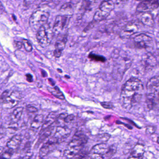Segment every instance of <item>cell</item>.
I'll list each match as a JSON object with an SVG mask.
<instances>
[{
	"label": "cell",
	"instance_id": "6da1fadb",
	"mask_svg": "<svg viewBox=\"0 0 159 159\" xmlns=\"http://www.w3.org/2000/svg\"><path fill=\"white\" fill-rule=\"evenodd\" d=\"M143 85L139 79L131 78L123 85L120 93L122 106L129 109L139 102L142 97Z\"/></svg>",
	"mask_w": 159,
	"mask_h": 159
},
{
	"label": "cell",
	"instance_id": "7a4b0ae2",
	"mask_svg": "<svg viewBox=\"0 0 159 159\" xmlns=\"http://www.w3.org/2000/svg\"><path fill=\"white\" fill-rule=\"evenodd\" d=\"M53 29L48 23L38 30L37 39L42 47L45 48L50 45L53 37Z\"/></svg>",
	"mask_w": 159,
	"mask_h": 159
},
{
	"label": "cell",
	"instance_id": "3957f363",
	"mask_svg": "<svg viewBox=\"0 0 159 159\" xmlns=\"http://www.w3.org/2000/svg\"><path fill=\"white\" fill-rule=\"evenodd\" d=\"M50 14L45 11L38 10L34 12L30 18V26L35 30L47 24Z\"/></svg>",
	"mask_w": 159,
	"mask_h": 159
},
{
	"label": "cell",
	"instance_id": "277c9868",
	"mask_svg": "<svg viewBox=\"0 0 159 159\" xmlns=\"http://www.w3.org/2000/svg\"><path fill=\"white\" fill-rule=\"evenodd\" d=\"M114 9V3L111 1H103L97 9L93 16L95 22H99L105 20L110 14Z\"/></svg>",
	"mask_w": 159,
	"mask_h": 159
},
{
	"label": "cell",
	"instance_id": "5b68a950",
	"mask_svg": "<svg viewBox=\"0 0 159 159\" xmlns=\"http://www.w3.org/2000/svg\"><path fill=\"white\" fill-rule=\"evenodd\" d=\"M22 99L20 92L13 91L2 102V108L4 109H11L16 106Z\"/></svg>",
	"mask_w": 159,
	"mask_h": 159
},
{
	"label": "cell",
	"instance_id": "8992f818",
	"mask_svg": "<svg viewBox=\"0 0 159 159\" xmlns=\"http://www.w3.org/2000/svg\"><path fill=\"white\" fill-rule=\"evenodd\" d=\"M70 17L67 15H58L57 16L53 27L54 34H58L66 28L68 24Z\"/></svg>",
	"mask_w": 159,
	"mask_h": 159
},
{
	"label": "cell",
	"instance_id": "52a82bcc",
	"mask_svg": "<svg viewBox=\"0 0 159 159\" xmlns=\"http://www.w3.org/2000/svg\"><path fill=\"white\" fill-rule=\"evenodd\" d=\"M135 47L138 49H146L152 43V39L146 34H140L137 35L134 39Z\"/></svg>",
	"mask_w": 159,
	"mask_h": 159
},
{
	"label": "cell",
	"instance_id": "ba28073f",
	"mask_svg": "<svg viewBox=\"0 0 159 159\" xmlns=\"http://www.w3.org/2000/svg\"><path fill=\"white\" fill-rule=\"evenodd\" d=\"M159 7L158 1H146L140 2L138 5L136 11L139 13L149 12Z\"/></svg>",
	"mask_w": 159,
	"mask_h": 159
},
{
	"label": "cell",
	"instance_id": "9c48e42d",
	"mask_svg": "<svg viewBox=\"0 0 159 159\" xmlns=\"http://www.w3.org/2000/svg\"><path fill=\"white\" fill-rule=\"evenodd\" d=\"M88 140V137L84 134L81 133H77L73 136L68 146L82 148L87 143Z\"/></svg>",
	"mask_w": 159,
	"mask_h": 159
},
{
	"label": "cell",
	"instance_id": "30bf717a",
	"mask_svg": "<svg viewBox=\"0 0 159 159\" xmlns=\"http://www.w3.org/2000/svg\"><path fill=\"white\" fill-rule=\"evenodd\" d=\"M138 30V27L134 23H128L123 28L120 32V36L121 39H128L135 34Z\"/></svg>",
	"mask_w": 159,
	"mask_h": 159
},
{
	"label": "cell",
	"instance_id": "8fae6325",
	"mask_svg": "<svg viewBox=\"0 0 159 159\" xmlns=\"http://www.w3.org/2000/svg\"><path fill=\"white\" fill-rule=\"evenodd\" d=\"M71 133V130L66 126H58L57 127L53 137L57 141L63 140L67 138Z\"/></svg>",
	"mask_w": 159,
	"mask_h": 159
},
{
	"label": "cell",
	"instance_id": "7c38bea8",
	"mask_svg": "<svg viewBox=\"0 0 159 159\" xmlns=\"http://www.w3.org/2000/svg\"><path fill=\"white\" fill-rule=\"evenodd\" d=\"M58 141L53 137L48 140L41 148L39 151V156L40 158H43L47 155L50 152L51 148L53 147L55 144L58 143Z\"/></svg>",
	"mask_w": 159,
	"mask_h": 159
},
{
	"label": "cell",
	"instance_id": "4fadbf2b",
	"mask_svg": "<svg viewBox=\"0 0 159 159\" xmlns=\"http://www.w3.org/2000/svg\"><path fill=\"white\" fill-rule=\"evenodd\" d=\"M159 77L154 76L151 78L147 84V93H159Z\"/></svg>",
	"mask_w": 159,
	"mask_h": 159
},
{
	"label": "cell",
	"instance_id": "5bb4252c",
	"mask_svg": "<svg viewBox=\"0 0 159 159\" xmlns=\"http://www.w3.org/2000/svg\"><path fill=\"white\" fill-rule=\"evenodd\" d=\"M57 117V114L56 112H52L49 113L45 118V120L43 121L40 133L43 132L49 127H51V125L55 122V121H56Z\"/></svg>",
	"mask_w": 159,
	"mask_h": 159
},
{
	"label": "cell",
	"instance_id": "9a60e30c",
	"mask_svg": "<svg viewBox=\"0 0 159 159\" xmlns=\"http://www.w3.org/2000/svg\"><path fill=\"white\" fill-rule=\"evenodd\" d=\"M67 42V38L66 37L62 39L58 40L56 43L55 50L54 51L53 54L55 57L58 58L62 54V52L66 47Z\"/></svg>",
	"mask_w": 159,
	"mask_h": 159
},
{
	"label": "cell",
	"instance_id": "2e32d148",
	"mask_svg": "<svg viewBox=\"0 0 159 159\" xmlns=\"http://www.w3.org/2000/svg\"><path fill=\"white\" fill-rule=\"evenodd\" d=\"M140 20L141 24L146 26L152 27L154 25V18L150 12L143 13L140 16Z\"/></svg>",
	"mask_w": 159,
	"mask_h": 159
},
{
	"label": "cell",
	"instance_id": "e0dca14e",
	"mask_svg": "<svg viewBox=\"0 0 159 159\" xmlns=\"http://www.w3.org/2000/svg\"><path fill=\"white\" fill-rule=\"evenodd\" d=\"M109 146L107 143H100L95 145L91 150L92 153L100 154L104 155L108 150Z\"/></svg>",
	"mask_w": 159,
	"mask_h": 159
},
{
	"label": "cell",
	"instance_id": "ac0fdd59",
	"mask_svg": "<svg viewBox=\"0 0 159 159\" xmlns=\"http://www.w3.org/2000/svg\"><path fill=\"white\" fill-rule=\"evenodd\" d=\"M22 141V138L19 135H16L7 142V147L9 149L13 151L17 149Z\"/></svg>",
	"mask_w": 159,
	"mask_h": 159
},
{
	"label": "cell",
	"instance_id": "d6986e66",
	"mask_svg": "<svg viewBox=\"0 0 159 159\" xmlns=\"http://www.w3.org/2000/svg\"><path fill=\"white\" fill-rule=\"evenodd\" d=\"M44 121V117L42 114H38L34 117L31 124V129L33 131H37L42 126Z\"/></svg>",
	"mask_w": 159,
	"mask_h": 159
},
{
	"label": "cell",
	"instance_id": "ffe728a7",
	"mask_svg": "<svg viewBox=\"0 0 159 159\" xmlns=\"http://www.w3.org/2000/svg\"><path fill=\"white\" fill-rule=\"evenodd\" d=\"M81 149L80 148L67 146L64 151V156L66 159H72Z\"/></svg>",
	"mask_w": 159,
	"mask_h": 159
},
{
	"label": "cell",
	"instance_id": "44dd1931",
	"mask_svg": "<svg viewBox=\"0 0 159 159\" xmlns=\"http://www.w3.org/2000/svg\"><path fill=\"white\" fill-rule=\"evenodd\" d=\"M23 111L24 108L23 107H19L15 109L12 112L11 115V120L12 123H16L19 121L23 114Z\"/></svg>",
	"mask_w": 159,
	"mask_h": 159
},
{
	"label": "cell",
	"instance_id": "7402d4cb",
	"mask_svg": "<svg viewBox=\"0 0 159 159\" xmlns=\"http://www.w3.org/2000/svg\"><path fill=\"white\" fill-rule=\"evenodd\" d=\"M144 152L145 149L144 146L142 144H137L133 148L130 156L136 157H143Z\"/></svg>",
	"mask_w": 159,
	"mask_h": 159
},
{
	"label": "cell",
	"instance_id": "603a6c76",
	"mask_svg": "<svg viewBox=\"0 0 159 159\" xmlns=\"http://www.w3.org/2000/svg\"><path fill=\"white\" fill-rule=\"evenodd\" d=\"M53 127H50L47 128L46 130H44L43 132L40 133V135L39 138V140L38 142H37L36 144L35 147H39V146L44 141L45 139H46L47 138L49 137L51 134H52V132L53 130Z\"/></svg>",
	"mask_w": 159,
	"mask_h": 159
},
{
	"label": "cell",
	"instance_id": "cb8c5ba5",
	"mask_svg": "<svg viewBox=\"0 0 159 159\" xmlns=\"http://www.w3.org/2000/svg\"><path fill=\"white\" fill-rule=\"evenodd\" d=\"M48 90L50 93H51L55 97L57 98L61 99V100H64L65 99V96L57 86H55L53 88L52 87H49V88H48Z\"/></svg>",
	"mask_w": 159,
	"mask_h": 159
},
{
	"label": "cell",
	"instance_id": "d4e9b609",
	"mask_svg": "<svg viewBox=\"0 0 159 159\" xmlns=\"http://www.w3.org/2000/svg\"><path fill=\"white\" fill-rule=\"evenodd\" d=\"M116 151H117V149L114 145H112V146L109 147L108 150L107 152V153L103 155V158L104 159H110L116 153Z\"/></svg>",
	"mask_w": 159,
	"mask_h": 159
},
{
	"label": "cell",
	"instance_id": "484cf974",
	"mask_svg": "<svg viewBox=\"0 0 159 159\" xmlns=\"http://www.w3.org/2000/svg\"><path fill=\"white\" fill-rule=\"evenodd\" d=\"M111 138V135L108 134H104L99 135L98 140L101 143H106Z\"/></svg>",
	"mask_w": 159,
	"mask_h": 159
},
{
	"label": "cell",
	"instance_id": "4316f807",
	"mask_svg": "<svg viewBox=\"0 0 159 159\" xmlns=\"http://www.w3.org/2000/svg\"><path fill=\"white\" fill-rule=\"evenodd\" d=\"M23 45H24L25 50L28 52H31L32 50V46L31 43L28 40L26 39H24L23 40Z\"/></svg>",
	"mask_w": 159,
	"mask_h": 159
},
{
	"label": "cell",
	"instance_id": "83f0119b",
	"mask_svg": "<svg viewBox=\"0 0 159 159\" xmlns=\"http://www.w3.org/2000/svg\"><path fill=\"white\" fill-rule=\"evenodd\" d=\"M12 150H9L5 152H3L2 154L0 155V159H10L12 155Z\"/></svg>",
	"mask_w": 159,
	"mask_h": 159
},
{
	"label": "cell",
	"instance_id": "f1b7e54d",
	"mask_svg": "<svg viewBox=\"0 0 159 159\" xmlns=\"http://www.w3.org/2000/svg\"><path fill=\"white\" fill-rule=\"evenodd\" d=\"M89 57L91 59H93L96 61H99V62H105L106 61V58L104 57L96 55L93 54H91L89 55Z\"/></svg>",
	"mask_w": 159,
	"mask_h": 159
},
{
	"label": "cell",
	"instance_id": "f546056e",
	"mask_svg": "<svg viewBox=\"0 0 159 159\" xmlns=\"http://www.w3.org/2000/svg\"><path fill=\"white\" fill-rule=\"evenodd\" d=\"M26 111L29 114H34L38 112V110L35 107L31 105L26 106Z\"/></svg>",
	"mask_w": 159,
	"mask_h": 159
},
{
	"label": "cell",
	"instance_id": "4dcf8cb0",
	"mask_svg": "<svg viewBox=\"0 0 159 159\" xmlns=\"http://www.w3.org/2000/svg\"><path fill=\"white\" fill-rule=\"evenodd\" d=\"M101 105L103 108L107 109H112L114 107L113 104L110 102H103L101 103Z\"/></svg>",
	"mask_w": 159,
	"mask_h": 159
},
{
	"label": "cell",
	"instance_id": "1f68e13d",
	"mask_svg": "<svg viewBox=\"0 0 159 159\" xmlns=\"http://www.w3.org/2000/svg\"><path fill=\"white\" fill-rule=\"evenodd\" d=\"M74 116L72 114H70V115H67L66 117L65 118L64 120V123H70L71 122L73 119H74Z\"/></svg>",
	"mask_w": 159,
	"mask_h": 159
},
{
	"label": "cell",
	"instance_id": "d6a6232c",
	"mask_svg": "<svg viewBox=\"0 0 159 159\" xmlns=\"http://www.w3.org/2000/svg\"><path fill=\"white\" fill-rule=\"evenodd\" d=\"M155 131H156V128L153 126H149L147 127L146 129V133L148 134H152L155 133Z\"/></svg>",
	"mask_w": 159,
	"mask_h": 159
},
{
	"label": "cell",
	"instance_id": "836d02e7",
	"mask_svg": "<svg viewBox=\"0 0 159 159\" xmlns=\"http://www.w3.org/2000/svg\"><path fill=\"white\" fill-rule=\"evenodd\" d=\"M90 159H104L103 155L96 153H91Z\"/></svg>",
	"mask_w": 159,
	"mask_h": 159
},
{
	"label": "cell",
	"instance_id": "e575fe53",
	"mask_svg": "<svg viewBox=\"0 0 159 159\" xmlns=\"http://www.w3.org/2000/svg\"><path fill=\"white\" fill-rule=\"evenodd\" d=\"M9 92L8 91H6L5 92H3V93L2 94V95L0 97V99L1 100H2V101H4L6 98H7V97L9 95Z\"/></svg>",
	"mask_w": 159,
	"mask_h": 159
},
{
	"label": "cell",
	"instance_id": "d590c367",
	"mask_svg": "<svg viewBox=\"0 0 159 159\" xmlns=\"http://www.w3.org/2000/svg\"><path fill=\"white\" fill-rule=\"evenodd\" d=\"M5 133V129L2 126L0 125V139L4 137Z\"/></svg>",
	"mask_w": 159,
	"mask_h": 159
},
{
	"label": "cell",
	"instance_id": "8d00e7d4",
	"mask_svg": "<svg viewBox=\"0 0 159 159\" xmlns=\"http://www.w3.org/2000/svg\"><path fill=\"white\" fill-rule=\"evenodd\" d=\"M26 79L29 82H32L33 81V77H32V76L31 74H26Z\"/></svg>",
	"mask_w": 159,
	"mask_h": 159
},
{
	"label": "cell",
	"instance_id": "74e56055",
	"mask_svg": "<svg viewBox=\"0 0 159 159\" xmlns=\"http://www.w3.org/2000/svg\"><path fill=\"white\" fill-rule=\"evenodd\" d=\"M16 46L18 49H20L23 46V43L20 42H16Z\"/></svg>",
	"mask_w": 159,
	"mask_h": 159
},
{
	"label": "cell",
	"instance_id": "f35d334b",
	"mask_svg": "<svg viewBox=\"0 0 159 159\" xmlns=\"http://www.w3.org/2000/svg\"><path fill=\"white\" fill-rule=\"evenodd\" d=\"M143 157H134V156H130L128 157L127 159H142Z\"/></svg>",
	"mask_w": 159,
	"mask_h": 159
},
{
	"label": "cell",
	"instance_id": "ab89813d",
	"mask_svg": "<svg viewBox=\"0 0 159 159\" xmlns=\"http://www.w3.org/2000/svg\"><path fill=\"white\" fill-rule=\"evenodd\" d=\"M4 151V148L2 147H0V155L2 154Z\"/></svg>",
	"mask_w": 159,
	"mask_h": 159
},
{
	"label": "cell",
	"instance_id": "60d3db41",
	"mask_svg": "<svg viewBox=\"0 0 159 159\" xmlns=\"http://www.w3.org/2000/svg\"><path fill=\"white\" fill-rule=\"evenodd\" d=\"M3 10V7L2 6V4L1 2H0V11H2Z\"/></svg>",
	"mask_w": 159,
	"mask_h": 159
},
{
	"label": "cell",
	"instance_id": "b9f144b4",
	"mask_svg": "<svg viewBox=\"0 0 159 159\" xmlns=\"http://www.w3.org/2000/svg\"><path fill=\"white\" fill-rule=\"evenodd\" d=\"M1 114H2V108L0 107V119H1Z\"/></svg>",
	"mask_w": 159,
	"mask_h": 159
},
{
	"label": "cell",
	"instance_id": "7bdbcfd3",
	"mask_svg": "<svg viewBox=\"0 0 159 159\" xmlns=\"http://www.w3.org/2000/svg\"><path fill=\"white\" fill-rule=\"evenodd\" d=\"M39 159H43V158H40Z\"/></svg>",
	"mask_w": 159,
	"mask_h": 159
},
{
	"label": "cell",
	"instance_id": "ee69618b",
	"mask_svg": "<svg viewBox=\"0 0 159 159\" xmlns=\"http://www.w3.org/2000/svg\"></svg>",
	"mask_w": 159,
	"mask_h": 159
}]
</instances>
